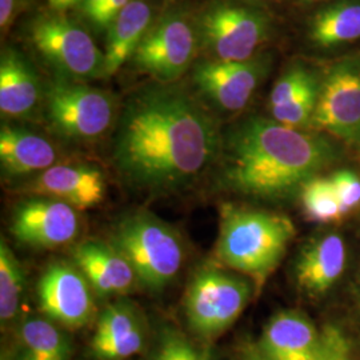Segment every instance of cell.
Listing matches in <instances>:
<instances>
[{
  "label": "cell",
  "instance_id": "1",
  "mask_svg": "<svg viewBox=\"0 0 360 360\" xmlns=\"http://www.w3.org/2000/svg\"><path fill=\"white\" fill-rule=\"evenodd\" d=\"M217 122L174 84L134 92L117 117L112 160L129 186L148 193L187 187L218 159Z\"/></svg>",
  "mask_w": 360,
  "mask_h": 360
},
{
  "label": "cell",
  "instance_id": "2",
  "mask_svg": "<svg viewBox=\"0 0 360 360\" xmlns=\"http://www.w3.org/2000/svg\"><path fill=\"white\" fill-rule=\"evenodd\" d=\"M221 188L242 196L282 200L338 159L334 144L322 135L290 129L260 116L232 126L219 151Z\"/></svg>",
  "mask_w": 360,
  "mask_h": 360
},
{
  "label": "cell",
  "instance_id": "3",
  "mask_svg": "<svg viewBox=\"0 0 360 360\" xmlns=\"http://www.w3.org/2000/svg\"><path fill=\"white\" fill-rule=\"evenodd\" d=\"M295 233L291 219L282 214L227 203L220 210L215 257L262 287L282 262Z\"/></svg>",
  "mask_w": 360,
  "mask_h": 360
},
{
  "label": "cell",
  "instance_id": "4",
  "mask_svg": "<svg viewBox=\"0 0 360 360\" xmlns=\"http://www.w3.org/2000/svg\"><path fill=\"white\" fill-rule=\"evenodd\" d=\"M111 245L129 260L139 285L151 292L166 290L183 267L179 233L147 211L122 219L112 232Z\"/></svg>",
  "mask_w": 360,
  "mask_h": 360
},
{
  "label": "cell",
  "instance_id": "5",
  "mask_svg": "<svg viewBox=\"0 0 360 360\" xmlns=\"http://www.w3.org/2000/svg\"><path fill=\"white\" fill-rule=\"evenodd\" d=\"M270 18L254 7L231 1L208 6L196 22V34L210 55L219 62H245L257 56L269 39Z\"/></svg>",
  "mask_w": 360,
  "mask_h": 360
},
{
  "label": "cell",
  "instance_id": "6",
  "mask_svg": "<svg viewBox=\"0 0 360 360\" xmlns=\"http://www.w3.org/2000/svg\"><path fill=\"white\" fill-rule=\"evenodd\" d=\"M252 287L217 267L195 272L184 297V314L193 334L203 340L229 330L250 302Z\"/></svg>",
  "mask_w": 360,
  "mask_h": 360
},
{
  "label": "cell",
  "instance_id": "7",
  "mask_svg": "<svg viewBox=\"0 0 360 360\" xmlns=\"http://www.w3.org/2000/svg\"><path fill=\"white\" fill-rule=\"evenodd\" d=\"M28 34L34 49L58 77L80 82L104 77V53L83 27L65 15H40Z\"/></svg>",
  "mask_w": 360,
  "mask_h": 360
},
{
  "label": "cell",
  "instance_id": "8",
  "mask_svg": "<svg viewBox=\"0 0 360 360\" xmlns=\"http://www.w3.org/2000/svg\"><path fill=\"white\" fill-rule=\"evenodd\" d=\"M114 98L105 91L58 77L46 91V115L52 129L65 139L94 141L114 122Z\"/></svg>",
  "mask_w": 360,
  "mask_h": 360
},
{
  "label": "cell",
  "instance_id": "9",
  "mask_svg": "<svg viewBox=\"0 0 360 360\" xmlns=\"http://www.w3.org/2000/svg\"><path fill=\"white\" fill-rule=\"evenodd\" d=\"M196 43V26L187 13L174 10L151 25L132 55L131 63L158 83L172 84L191 65Z\"/></svg>",
  "mask_w": 360,
  "mask_h": 360
},
{
  "label": "cell",
  "instance_id": "10",
  "mask_svg": "<svg viewBox=\"0 0 360 360\" xmlns=\"http://www.w3.org/2000/svg\"><path fill=\"white\" fill-rule=\"evenodd\" d=\"M311 126L360 146V53L331 65L321 82Z\"/></svg>",
  "mask_w": 360,
  "mask_h": 360
},
{
  "label": "cell",
  "instance_id": "11",
  "mask_svg": "<svg viewBox=\"0 0 360 360\" xmlns=\"http://www.w3.org/2000/svg\"><path fill=\"white\" fill-rule=\"evenodd\" d=\"M270 67L269 55H257L245 62L206 59L193 67V84L215 107L235 112L250 102Z\"/></svg>",
  "mask_w": 360,
  "mask_h": 360
},
{
  "label": "cell",
  "instance_id": "12",
  "mask_svg": "<svg viewBox=\"0 0 360 360\" xmlns=\"http://www.w3.org/2000/svg\"><path fill=\"white\" fill-rule=\"evenodd\" d=\"M37 292L43 314L65 328H82L95 316V291L75 264H50L40 276Z\"/></svg>",
  "mask_w": 360,
  "mask_h": 360
},
{
  "label": "cell",
  "instance_id": "13",
  "mask_svg": "<svg viewBox=\"0 0 360 360\" xmlns=\"http://www.w3.org/2000/svg\"><path fill=\"white\" fill-rule=\"evenodd\" d=\"M80 223L77 210L60 200L37 196L13 210L11 232L15 239L35 248H55L77 239Z\"/></svg>",
  "mask_w": 360,
  "mask_h": 360
},
{
  "label": "cell",
  "instance_id": "14",
  "mask_svg": "<svg viewBox=\"0 0 360 360\" xmlns=\"http://www.w3.org/2000/svg\"><path fill=\"white\" fill-rule=\"evenodd\" d=\"M327 343V328L319 333L304 314L284 309L264 326L257 345L269 360H322Z\"/></svg>",
  "mask_w": 360,
  "mask_h": 360
},
{
  "label": "cell",
  "instance_id": "15",
  "mask_svg": "<svg viewBox=\"0 0 360 360\" xmlns=\"http://www.w3.org/2000/svg\"><path fill=\"white\" fill-rule=\"evenodd\" d=\"M26 191L60 200L75 210H89L103 202L107 181L103 172L94 166L55 165L31 180Z\"/></svg>",
  "mask_w": 360,
  "mask_h": 360
},
{
  "label": "cell",
  "instance_id": "16",
  "mask_svg": "<svg viewBox=\"0 0 360 360\" xmlns=\"http://www.w3.org/2000/svg\"><path fill=\"white\" fill-rule=\"evenodd\" d=\"M147 331L141 311L122 300L107 306L96 321L91 339L92 355L99 360H126L141 354Z\"/></svg>",
  "mask_w": 360,
  "mask_h": 360
},
{
  "label": "cell",
  "instance_id": "17",
  "mask_svg": "<svg viewBox=\"0 0 360 360\" xmlns=\"http://www.w3.org/2000/svg\"><path fill=\"white\" fill-rule=\"evenodd\" d=\"M72 259L99 296L127 295L139 284L129 260L111 243L82 242L72 250Z\"/></svg>",
  "mask_w": 360,
  "mask_h": 360
},
{
  "label": "cell",
  "instance_id": "18",
  "mask_svg": "<svg viewBox=\"0 0 360 360\" xmlns=\"http://www.w3.org/2000/svg\"><path fill=\"white\" fill-rule=\"evenodd\" d=\"M347 262V247L336 232L324 233L303 245L296 257V283L311 296L326 294L342 276Z\"/></svg>",
  "mask_w": 360,
  "mask_h": 360
},
{
  "label": "cell",
  "instance_id": "19",
  "mask_svg": "<svg viewBox=\"0 0 360 360\" xmlns=\"http://www.w3.org/2000/svg\"><path fill=\"white\" fill-rule=\"evenodd\" d=\"M41 96L34 67L16 50L6 49L0 59V111L10 117H28Z\"/></svg>",
  "mask_w": 360,
  "mask_h": 360
},
{
  "label": "cell",
  "instance_id": "20",
  "mask_svg": "<svg viewBox=\"0 0 360 360\" xmlns=\"http://www.w3.org/2000/svg\"><path fill=\"white\" fill-rule=\"evenodd\" d=\"M55 162L56 150L46 138L13 126L0 129V163L6 175L20 178L40 174Z\"/></svg>",
  "mask_w": 360,
  "mask_h": 360
},
{
  "label": "cell",
  "instance_id": "21",
  "mask_svg": "<svg viewBox=\"0 0 360 360\" xmlns=\"http://www.w3.org/2000/svg\"><path fill=\"white\" fill-rule=\"evenodd\" d=\"M151 7L143 0H131L107 31L104 77H111L131 60L146 32L151 27Z\"/></svg>",
  "mask_w": 360,
  "mask_h": 360
},
{
  "label": "cell",
  "instance_id": "22",
  "mask_svg": "<svg viewBox=\"0 0 360 360\" xmlns=\"http://www.w3.org/2000/svg\"><path fill=\"white\" fill-rule=\"evenodd\" d=\"M309 37L324 50L360 39V0H340L326 6L309 20Z\"/></svg>",
  "mask_w": 360,
  "mask_h": 360
},
{
  "label": "cell",
  "instance_id": "23",
  "mask_svg": "<svg viewBox=\"0 0 360 360\" xmlns=\"http://www.w3.org/2000/svg\"><path fill=\"white\" fill-rule=\"evenodd\" d=\"M19 360H70V338L51 319L28 318L19 328Z\"/></svg>",
  "mask_w": 360,
  "mask_h": 360
},
{
  "label": "cell",
  "instance_id": "24",
  "mask_svg": "<svg viewBox=\"0 0 360 360\" xmlns=\"http://www.w3.org/2000/svg\"><path fill=\"white\" fill-rule=\"evenodd\" d=\"M25 290V275L11 248L0 242V321L8 324L16 316Z\"/></svg>",
  "mask_w": 360,
  "mask_h": 360
},
{
  "label": "cell",
  "instance_id": "25",
  "mask_svg": "<svg viewBox=\"0 0 360 360\" xmlns=\"http://www.w3.org/2000/svg\"><path fill=\"white\" fill-rule=\"evenodd\" d=\"M300 200L309 219L319 223L338 221L346 215L339 203L331 180L315 176L300 190Z\"/></svg>",
  "mask_w": 360,
  "mask_h": 360
},
{
  "label": "cell",
  "instance_id": "26",
  "mask_svg": "<svg viewBox=\"0 0 360 360\" xmlns=\"http://www.w3.org/2000/svg\"><path fill=\"white\" fill-rule=\"evenodd\" d=\"M151 360H211L210 349L199 347L175 327L165 326Z\"/></svg>",
  "mask_w": 360,
  "mask_h": 360
},
{
  "label": "cell",
  "instance_id": "27",
  "mask_svg": "<svg viewBox=\"0 0 360 360\" xmlns=\"http://www.w3.org/2000/svg\"><path fill=\"white\" fill-rule=\"evenodd\" d=\"M319 92L321 82L312 84L291 102L270 108L272 119L290 129H300L309 126L318 105Z\"/></svg>",
  "mask_w": 360,
  "mask_h": 360
},
{
  "label": "cell",
  "instance_id": "28",
  "mask_svg": "<svg viewBox=\"0 0 360 360\" xmlns=\"http://www.w3.org/2000/svg\"><path fill=\"white\" fill-rule=\"evenodd\" d=\"M319 80L303 65H295L288 68L279 77L270 94V108L283 105L299 96Z\"/></svg>",
  "mask_w": 360,
  "mask_h": 360
},
{
  "label": "cell",
  "instance_id": "29",
  "mask_svg": "<svg viewBox=\"0 0 360 360\" xmlns=\"http://www.w3.org/2000/svg\"><path fill=\"white\" fill-rule=\"evenodd\" d=\"M328 343L322 360H352L351 345L347 336L336 327H327ZM233 360H269L259 349L257 343H250L242 348Z\"/></svg>",
  "mask_w": 360,
  "mask_h": 360
},
{
  "label": "cell",
  "instance_id": "30",
  "mask_svg": "<svg viewBox=\"0 0 360 360\" xmlns=\"http://www.w3.org/2000/svg\"><path fill=\"white\" fill-rule=\"evenodd\" d=\"M330 180L346 215L360 206V178L354 171H336Z\"/></svg>",
  "mask_w": 360,
  "mask_h": 360
},
{
  "label": "cell",
  "instance_id": "31",
  "mask_svg": "<svg viewBox=\"0 0 360 360\" xmlns=\"http://www.w3.org/2000/svg\"><path fill=\"white\" fill-rule=\"evenodd\" d=\"M129 1L131 0H105L99 11L91 18V25L101 31H108Z\"/></svg>",
  "mask_w": 360,
  "mask_h": 360
},
{
  "label": "cell",
  "instance_id": "32",
  "mask_svg": "<svg viewBox=\"0 0 360 360\" xmlns=\"http://www.w3.org/2000/svg\"><path fill=\"white\" fill-rule=\"evenodd\" d=\"M22 0H0V27L1 32H7L8 28L19 13Z\"/></svg>",
  "mask_w": 360,
  "mask_h": 360
},
{
  "label": "cell",
  "instance_id": "33",
  "mask_svg": "<svg viewBox=\"0 0 360 360\" xmlns=\"http://www.w3.org/2000/svg\"><path fill=\"white\" fill-rule=\"evenodd\" d=\"M83 0H49V4L55 13H65L70 8H74L77 6H82Z\"/></svg>",
  "mask_w": 360,
  "mask_h": 360
},
{
  "label": "cell",
  "instance_id": "34",
  "mask_svg": "<svg viewBox=\"0 0 360 360\" xmlns=\"http://www.w3.org/2000/svg\"><path fill=\"white\" fill-rule=\"evenodd\" d=\"M105 0H83L82 3V11L86 15V18L91 20V18L99 11V8L104 4Z\"/></svg>",
  "mask_w": 360,
  "mask_h": 360
},
{
  "label": "cell",
  "instance_id": "35",
  "mask_svg": "<svg viewBox=\"0 0 360 360\" xmlns=\"http://www.w3.org/2000/svg\"><path fill=\"white\" fill-rule=\"evenodd\" d=\"M304 1H323V0H304Z\"/></svg>",
  "mask_w": 360,
  "mask_h": 360
},
{
  "label": "cell",
  "instance_id": "36",
  "mask_svg": "<svg viewBox=\"0 0 360 360\" xmlns=\"http://www.w3.org/2000/svg\"><path fill=\"white\" fill-rule=\"evenodd\" d=\"M248 1H264V0H248Z\"/></svg>",
  "mask_w": 360,
  "mask_h": 360
}]
</instances>
